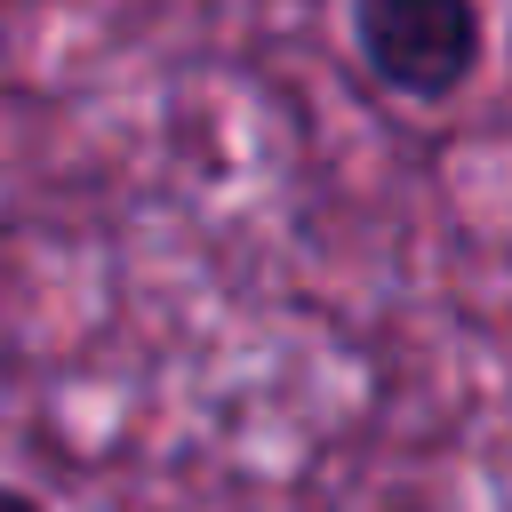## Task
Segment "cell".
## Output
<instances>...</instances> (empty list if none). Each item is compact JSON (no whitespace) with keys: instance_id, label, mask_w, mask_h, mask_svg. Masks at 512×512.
<instances>
[{"instance_id":"obj_1","label":"cell","mask_w":512,"mask_h":512,"mask_svg":"<svg viewBox=\"0 0 512 512\" xmlns=\"http://www.w3.org/2000/svg\"><path fill=\"white\" fill-rule=\"evenodd\" d=\"M344 40L360 80L408 112L464 104L496 56L488 0H344Z\"/></svg>"},{"instance_id":"obj_2","label":"cell","mask_w":512,"mask_h":512,"mask_svg":"<svg viewBox=\"0 0 512 512\" xmlns=\"http://www.w3.org/2000/svg\"><path fill=\"white\" fill-rule=\"evenodd\" d=\"M0 512H56V504H48L32 480H8V472H0Z\"/></svg>"}]
</instances>
